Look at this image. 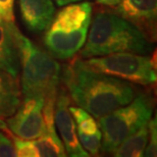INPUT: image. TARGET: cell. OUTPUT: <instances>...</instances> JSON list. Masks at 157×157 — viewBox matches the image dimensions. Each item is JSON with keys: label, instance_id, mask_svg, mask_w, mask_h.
I'll list each match as a JSON object with an SVG mask.
<instances>
[{"label": "cell", "instance_id": "6da1fadb", "mask_svg": "<svg viewBox=\"0 0 157 157\" xmlns=\"http://www.w3.org/2000/svg\"><path fill=\"white\" fill-rule=\"evenodd\" d=\"M60 80L73 101L95 118L130 103L138 93L133 83L94 71L81 58L61 71Z\"/></svg>", "mask_w": 157, "mask_h": 157}, {"label": "cell", "instance_id": "7a4b0ae2", "mask_svg": "<svg viewBox=\"0 0 157 157\" xmlns=\"http://www.w3.org/2000/svg\"><path fill=\"white\" fill-rule=\"evenodd\" d=\"M90 25L89 35L81 49L82 58L118 52L147 54L152 49L151 42L144 34L117 12L97 10Z\"/></svg>", "mask_w": 157, "mask_h": 157}, {"label": "cell", "instance_id": "3957f363", "mask_svg": "<svg viewBox=\"0 0 157 157\" xmlns=\"http://www.w3.org/2000/svg\"><path fill=\"white\" fill-rule=\"evenodd\" d=\"M17 46L21 63L23 97H36L45 101L56 98L61 78V65L49 53L44 51L23 35L14 21H6Z\"/></svg>", "mask_w": 157, "mask_h": 157}, {"label": "cell", "instance_id": "277c9868", "mask_svg": "<svg viewBox=\"0 0 157 157\" xmlns=\"http://www.w3.org/2000/svg\"><path fill=\"white\" fill-rule=\"evenodd\" d=\"M92 3L75 2L64 5L53 18L44 36V44L57 58L75 56L86 42L92 18Z\"/></svg>", "mask_w": 157, "mask_h": 157}, {"label": "cell", "instance_id": "5b68a950", "mask_svg": "<svg viewBox=\"0 0 157 157\" xmlns=\"http://www.w3.org/2000/svg\"><path fill=\"white\" fill-rule=\"evenodd\" d=\"M153 113L152 99L145 94L136 96L130 103L98 118L103 153H112L125 138L148 124Z\"/></svg>", "mask_w": 157, "mask_h": 157}, {"label": "cell", "instance_id": "8992f818", "mask_svg": "<svg viewBox=\"0 0 157 157\" xmlns=\"http://www.w3.org/2000/svg\"><path fill=\"white\" fill-rule=\"evenodd\" d=\"M94 71L113 76L131 83L150 86L156 82L155 64L145 54L118 52L87 58L84 60Z\"/></svg>", "mask_w": 157, "mask_h": 157}, {"label": "cell", "instance_id": "52a82bcc", "mask_svg": "<svg viewBox=\"0 0 157 157\" xmlns=\"http://www.w3.org/2000/svg\"><path fill=\"white\" fill-rule=\"evenodd\" d=\"M44 99L23 97L17 109L7 117V127L17 138L35 140L45 132L43 118Z\"/></svg>", "mask_w": 157, "mask_h": 157}, {"label": "cell", "instance_id": "ba28073f", "mask_svg": "<svg viewBox=\"0 0 157 157\" xmlns=\"http://www.w3.org/2000/svg\"><path fill=\"white\" fill-rule=\"evenodd\" d=\"M57 92L54 104V122L64 145L65 152L68 156L73 157L89 156V153L82 147L78 141L76 122L70 111L71 99L67 96V90L60 88Z\"/></svg>", "mask_w": 157, "mask_h": 157}, {"label": "cell", "instance_id": "9c48e42d", "mask_svg": "<svg viewBox=\"0 0 157 157\" xmlns=\"http://www.w3.org/2000/svg\"><path fill=\"white\" fill-rule=\"evenodd\" d=\"M117 13L137 27L150 42L156 40L157 0H121Z\"/></svg>", "mask_w": 157, "mask_h": 157}, {"label": "cell", "instance_id": "30bf717a", "mask_svg": "<svg viewBox=\"0 0 157 157\" xmlns=\"http://www.w3.org/2000/svg\"><path fill=\"white\" fill-rule=\"evenodd\" d=\"M20 10L24 24L33 33L47 30L55 17L52 0H20Z\"/></svg>", "mask_w": 157, "mask_h": 157}, {"label": "cell", "instance_id": "8fae6325", "mask_svg": "<svg viewBox=\"0 0 157 157\" xmlns=\"http://www.w3.org/2000/svg\"><path fill=\"white\" fill-rule=\"evenodd\" d=\"M0 70L17 78L20 73V57L14 40L7 24L0 17Z\"/></svg>", "mask_w": 157, "mask_h": 157}, {"label": "cell", "instance_id": "7c38bea8", "mask_svg": "<svg viewBox=\"0 0 157 157\" xmlns=\"http://www.w3.org/2000/svg\"><path fill=\"white\" fill-rule=\"evenodd\" d=\"M17 80L0 70V119L11 117L21 101Z\"/></svg>", "mask_w": 157, "mask_h": 157}, {"label": "cell", "instance_id": "4fadbf2b", "mask_svg": "<svg viewBox=\"0 0 157 157\" xmlns=\"http://www.w3.org/2000/svg\"><path fill=\"white\" fill-rule=\"evenodd\" d=\"M149 130L148 124L142 125L137 132L122 141L113 150L112 154L117 157H140L144 155L147 142H148Z\"/></svg>", "mask_w": 157, "mask_h": 157}, {"label": "cell", "instance_id": "5bb4252c", "mask_svg": "<svg viewBox=\"0 0 157 157\" xmlns=\"http://www.w3.org/2000/svg\"><path fill=\"white\" fill-rule=\"evenodd\" d=\"M38 155L42 157L67 156L64 145L56 132H44L39 138L33 140Z\"/></svg>", "mask_w": 157, "mask_h": 157}, {"label": "cell", "instance_id": "9a60e30c", "mask_svg": "<svg viewBox=\"0 0 157 157\" xmlns=\"http://www.w3.org/2000/svg\"><path fill=\"white\" fill-rule=\"evenodd\" d=\"M70 111L76 122L77 132H82V133L86 134L101 133L95 117L87 110H85L84 108L80 107V106L78 107L70 106Z\"/></svg>", "mask_w": 157, "mask_h": 157}, {"label": "cell", "instance_id": "2e32d148", "mask_svg": "<svg viewBox=\"0 0 157 157\" xmlns=\"http://www.w3.org/2000/svg\"><path fill=\"white\" fill-rule=\"evenodd\" d=\"M13 144L17 156L20 157H38V151H37L35 144L33 140H25L20 138H14Z\"/></svg>", "mask_w": 157, "mask_h": 157}, {"label": "cell", "instance_id": "e0dca14e", "mask_svg": "<svg viewBox=\"0 0 157 157\" xmlns=\"http://www.w3.org/2000/svg\"><path fill=\"white\" fill-rule=\"evenodd\" d=\"M148 130H149V136H148V142H147L145 151H144L143 156L152 157L156 156L157 152V127H156V117L154 119H151L148 121Z\"/></svg>", "mask_w": 157, "mask_h": 157}, {"label": "cell", "instance_id": "ac0fdd59", "mask_svg": "<svg viewBox=\"0 0 157 157\" xmlns=\"http://www.w3.org/2000/svg\"><path fill=\"white\" fill-rule=\"evenodd\" d=\"M5 127L4 124H0V128ZM17 157L13 140L9 135H6L4 132L0 131V157Z\"/></svg>", "mask_w": 157, "mask_h": 157}, {"label": "cell", "instance_id": "d6986e66", "mask_svg": "<svg viewBox=\"0 0 157 157\" xmlns=\"http://www.w3.org/2000/svg\"><path fill=\"white\" fill-rule=\"evenodd\" d=\"M14 0H0V17L5 21H14Z\"/></svg>", "mask_w": 157, "mask_h": 157}, {"label": "cell", "instance_id": "ffe728a7", "mask_svg": "<svg viewBox=\"0 0 157 157\" xmlns=\"http://www.w3.org/2000/svg\"><path fill=\"white\" fill-rule=\"evenodd\" d=\"M119 2H121V0H96V3L98 5L106 6L109 8H115Z\"/></svg>", "mask_w": 157, "mask_h": 157}, {"label": "cell", "instance_id": "44dd1931", "mask_svg": "<svg viewBox=\"0 0 157 157\" xmlns=\"http://www.w3.org/2000/svg\"><path fill=\"white\" fill-rule=\"evenodd\" d=\"M56 2V4L58 6H64V5H67L70 3H75V2H80L82 0H54Z\"/></svg>", "mask_w": 157, "mask_h": 157}]
</instances>
